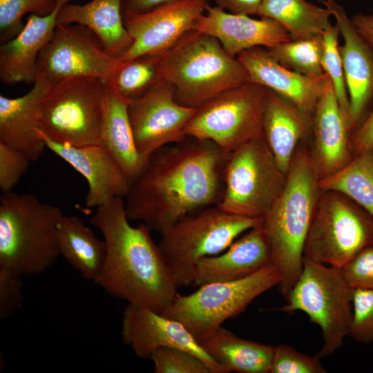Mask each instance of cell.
Returning <instances> with one entry per match:
<instances>
[{"mask_svg":"<svg viewBox=\"0 0 373 373\" xmlns=\"http://www.w3.org/2000/svg\"><path fill=\"white\" fill-rule=\"evenodd\" d=\"M319 186L345 194L373 217V148L354 155L338 172L321 178Z\"/></svg>","mask_w":373,"mask_h":373,"instance_id":"cell-31","label":"cell"},{"mask_svg":"<svg viewBox=\"0 0 373 373\" xmlns=\"http://www.w3.org/2000/svg\"><path fill=\"white\" fill-rule=\"evenodd\" d=\"M257 15L280 23L291 40L323 35L332 25L329 10L307 0H263Z\"/></svg>","mask_w":373,"mask_h":373,"instance_id":"cell-30","label":"cell"},{"mask_svg":"<svg viewBox=\"0 0 373 373\" xmlns=\"http://www.w3.org/2000/svg\"><path fill=\"white\" fill-rule=\"evenodd\" d=\"M353 289L341 269L303 259L302 272L289 291L286 303L276 310L300 311L321 329L320 358L334 354L349 336L352 317Z\"/></svg>","mask_w":373,"mask_h":373,"instance_id":"cell-7","label":"cell"},{"mask_svg":"<svg viewBox=\"0 0 373 373\" xmlns=\"http://www.w3.org/2000/svg\"><path fill=\"white\" fill-rule=\"evenodd\" d=\"M207 3V0H178L126 17L124 25L133 42L119 60L128 61L165 52L192 29Z\"/></svg>","mask_w":373,"mask_h":373,"instance_id":"cell-15","label":"cell"},{"mask_svg":"<svg viewBox=\"0 0 373 373\" xmlns=\"http://www.w3.org/2000/svg\"><path fill=\"white\" fill-rule=\"evenodd\" d=\"M216 6L233 14L255 15L263 0H215Z\"/></svg>","mask_w":373,"mask_h":373,"instance_id":"cell-43","label":"cell"},{"mask_svg":"<svg viewBox=\"0 0 373 373\" xmlns=\"http://www.w3.org/2000/svg\"><path fill=\"white\" fill-rule=\"evenodd\" d=\"M61 24H79L91 30L106 51L120 57L132 44L122 12V0H91L84 5L67 3L57 18Z\"/></svg>","mask_w":373,"mask_h":373,"instance_id":"cell-26","label":"cell"},{"mask_svg":"<svg viewBox=\"0 0 373 373\" xmlns=\"http://www.w3.org/2000/svg\"><path fill=\"white\" fill-rule=\"evenodd\" d=\"M22 276L0 267V318H8L23 305Z\"/></svg>","mask_w":373,"mask_h":373,"instance_id":"cell-41","label":"cell"},{"mask_svg":"<svg viewBox=\"0 0 373 373\" xmlns=\"http://www.w3.org/2000/svg\"><path fill=\"white\" fill-rule=\"evenodd\" d=\"M320 358L303 354L285 344L274 347L269 373H325Z\"/></svg>","mask_w":373,"mask_h":373,"instance_id":"cell-37","label":"cell"},{"mask_svg":"<svg viewBox=\"0 0 373 373\" xmlns=\"http://www.w3.org/2000/svg\"><path fill=\"white\" fill-rule=\"evenodd\" d=\"M122 63L109 54L100 39L86 27L57 23L39 55L35 79L57 82L89 77L102 80L109 87Z\"/></svg>","mask_w":373,"mask_h":373,"instance_id":"cell-13","label":"cell"},{"mask_svg":"<svg viewBox=\"0 0 373 373\" xmlns=\"http://www.w3.org/2000/svg\"><path fill=\"white\" fill-rule=\"evenodd\" d=\"M153 56L159 77L173 87L176 102L185 106L198 108L249 82L236 57L215 37L193 29L165 52Z\"/></svg>","mask_w":373,"mask_h":373,"instance_id":"cell-4","label":"cell"},{"mask_svg":"<svg viewBox=\"0 0 373 373\" xmlns=\"http://www.w3.org/2000/svg\"><path fill=\"white\" fill-rule=\"evenodd\" d=\"M373 245V217L345 194L322 190L305 238V258L341 268Z\"/></svg>","mask_w":373,"mask_h":373,"instance_id":"cell-10","label":"cell"},{"mask_svg":"<svg viewBox=\"0 0 373 373\" xmlns=\"http://www.w3.org/2000/svg\"><path fill=\"white\" fill-rule=\"evenodd\" d=\"M323 4L335 18L343 44L339 46L349 95L352 133L367 115L373 102V48L357 32L343 8L334 0Z\"/></svg>","mask_w":373,"mask_h":373,"instance_id":"cell-17","label":"cell"},{"mask_svg":"<svg viewBox=\"0 0 373 373\" xmlns=\"http://www.w3.org/2000/svg\"><path fill=\"white\" fill-rule=\"evenodd\" d=\"M122 338L140 358H149L157 347H173L196 355L213 373H227L181 323L149 307L128 303L123 312Z\"/></svg>","mask_w":373,"mask_h":373,"instance_id":"cell-16","label":"cell"},{"mask_svg":"<svg viewBox=\"0 0 373 373\" xmlns=\"http://www.w3.org/2000/svg\"><path fill=\"white\" fill-rule=\"evenodd\" d=\"M158 77L153 56H142L123 61L109 88L133 100L145 93Z\"/></svg>","mask_w":373,"mask_h":373,"instance_id":"cell-33","label":"cell"},{"mask_svg":"<svg viewBox=\"0 0 373 373\" xmlns=\"http://www.w3.org/2000/svg\"><path fill=\"white\" fill-rule=\"evenodd\" d=\"M30 162L22 153L0 143V189L3 193L12 191Z\"/></svg>","mask_w":373,"mask_h":373,"instance_id":"cell-39","label":"cell"},{"mask_svg":"<svg viewBox=\"0 0 373 373\" xmlns=\"http://www.w3.org/2000/svg\"><path fill=\"white\" fill-rule=\"evenodd\" d=\"M57 0H0V36L5 43L23 30L21 19L28 12L39 16L50 14Z\"/></svg>","mask_w":373,"mask_h":373,"instance_id":"cell-35","label":"cell"},{"mask_svg":"<svg viewBox=\"0 0 373 373\" xmlns=\"http://www.w3.org/2000/svg\"><path fill=\"white\" fill-rule=\"evenodd\" d=\"M352 21L357 32L373 48V14L358 13L352 17Z\"/></svg>","mask_w":373,"mask_h":373,"instance_id":"cell-45","label":"cell"},{"mask_svg":"<svg viewBox=\"0 0 373 373\" xmlns=\"http://www.w3.org/2000/svg\"><path fill=\"white\" fill-rule=\"evenodd\" d=\"M155 373H213L209 365L196 355L173 347H160L149 358Z\"/></svg>","mask_w":373,"mask_h":373,"instance_id":"cell-36","label":"cell"},{"mask_svg":"<svg viewBox=\"0 0 373 373\" xmlns=\"http://www.w3.org/2000/svg\"><path fill=\"white\" fill-rule=\"evenodd\" d=\"M349 336L360 343L373 342V289H353Z\"/></svg>","mask_w":373,"mask_h":373,"instance_id":"cell-38","label":"cell"},{"mask_svg":"<svg viewBox=\"0 0 373 373\" xmlns=\"http://www.w3.org/2000/svg\"><path fill=\"white\" fill-rule=\"evenodd\" d=\"M321 177L312 159L308 139L296 149L287 173L285 188L262 219L271 246V264L286 298L303 266V248L318 197Z\"/></svg>","mask_w":373,"mask_h":373,"instance_id":"cell-3","label":"cell"},{"mask_svg":"<svg viewBox=\"0 0 373 373\" xmlns=\"http://www.w3.org/2000/svg\"><path fill=\"white\" fill-rule=\"evenodd\" d=\"M229 154L210 140L189 136L156 150L129 184L128 220L161 234L186 215L218 205Z\"/></svg>","mask_w":373,"mask_h":373,"instance_id":"cell-1","label":"cell"},{"mask_svg":"<svg viewBox=\"0 0 373 373\" xmlns=\"http://www.w3.org/2000/svg\"><path fill=\"white\" fill-rule=\"evenodd\" d=\"M287 174L279 168L264 137L230 153L224 173V192L217 205L240 216L262 218L283 191Z\"/></svg>","mask_w":373,"mask_h":373,"instance_id":"cell-11","label":"cell"},{"mask_svg":"<svg viewBox=\"0 0 373 373\" xmlns=\"http://www.w3.org/2000/svg\"><path fill=\"white\" fill-rule=\"evenodd\" d=\"M267 49L279 64L289 70L307 76L320 77L325 74L322 66L323 35L291 39Z\"/></svg>","mask_w":373,"mask_h":373,"instance_id":"cell-32","label":"cell"},{"mask_svg":"<svg viewBox=\"0 0 373 373\" xmlns=\"http://www.w3.org/2000/svg\"><path fill=\"white\" fill-rule=\"evenodd\" d=\"M65 214L36 196L13 192L0 197V267L32 277L48 270L61 256L57 226Z\"/></svg>","mask_w":373,"mask_h":373,"instance_id":"cell-5","label":"cell"},{"mask_svg":"<svg viewBox=\"0 0 373 373\" xmlns=\"http://www.w3.org/2000/svg\"><path fill=\"white\" fill-rule=\"evenodd\" d=\"M236 58L247 70L249 82L273 90L311 115L329 79L327 73L314 77L289 70L264 47L244 50Z\"/></svg>","mask_w":373,"mask_h":373,"instance_id":"cell-21","label":"cell"},{"mask_svg":"<svg viewBox=\"0 0 373 373\" xmlns=\"http://www.w3.org/2000/svg\"><path fill=\"white\" fill-rule=\"evenodd\" d=\"M107 86L89 77L55 83L39 106V132L58 143L80 146L100 144Z\"/></svg>","mask_w":373,"mask_h":373,"instance_id":"cell-8","label":"cell"},{"mask_svg":"<svg viewBox=\"0 0 373 373\" xmlns=\"http://www.w3.org/2000/svg\"><path fill=\"white\" fill-rule=\"evenodd\" d=\"M39 134L46 148L86 180L88 191L85 205L87 207L98 208L114 198H125L129 189V182L119 164L103 145L75 146L58 143Z\"/></svg>","mask_w":373,"mask_h":373,"instance_id":"cell-19","label":"cell"},{"mask_svg":"<svg viewBox=\"0 0 373 373\" xmlns=\"http://www.w3.org/2000/svg\"><path fill=\"white\" fill-rule=\"evenodd\" d=\"M350 143L353 157L365 150L373 148V109L352 133Z\"/></svg>","mask_w":373,"mask_h":373,"instance_id":"cell-42","label":"cell"},{"mask_svg":"<svg viewBox=\"0 0 373 373\" xmlns=\"http://www.w3.org/2000/svg\"><path fill=\"white\" fill-rule=\"evenodd\" d=\"M267 88L247 82L228 89L196 108L185 128L186 136L210 140L227 153L263 136Z\"/></svg>","mask_w":373,"mask_h":373,"instance_id":"cell-12","label":"cell"},{"mask_svg":"<svg viewBox=\"0 0 373 373\" xmlns=\"http://www.w3.org/2000/svg\"><path fill=\"white\" fill-rule=\"evenodd\" d=\"M340 269L353 289H373V245L359 251Z\"/></svg>","mask_w":373,"mask_h":373,"instance_id":"cell-40","label":"cell"},{"mask_svg":"<svg viewBox=\"0 0 373 373\" xmlns=\"http://www.w3.org/2000/svg\"><path fill=\"white\" fill-rule=\"evenodd\" d=\"M262 222L251 228L223 252L200 260L193 284L231 281L250 276L271 264V251Z\"/></svg>","mask_w":373,"mask_h":373,"instance_id":"cell-22","label":"cell"},{"mask_svg":"<svg viewBox=\"0 0 373 373\" xmlns=\"http://www.w3.org/2000/svg\"><path fill=\"white\" fill-rule=\"evenodd\" d=\"M131 101L107 87L100 135V144L119 164L129 184L138 176L147 160L135 145L128 114Z\"/></svg>","mask_w":373,"mask_h":373,"instance_id":"cell-27","label":"cell"},{"mask_svg":"<svg viewBox=\"0 0 373 373\" xmlns=\"http://www.w3.org/2000/svg\"><path fill=\"white\" fill-rule=\"evenodd\" d=\"M312 115L267 88L263 136L281 171L287 174L301 142L310 137Z\"/></svg>","mask_w":373,"mask_h":373,"instance_id":"cell-25","label":"cell"},{"mask_svg":"<svg viewBox=\"0 0 373 373\" xmlns=\"http://www.w3.org/2000/svg\"><path fill=\"white\" fill-rule=\"evenodd\" d=\"M351 135L350 121L340 108L329 78L312 114L309 140L321 179L338 172L353 158Z\"/></svg>","mask_w":373,"mask_h":373,"instance_id":"cell-20","label":"cell"},{"mask_svg":"<svg viewBox=\"0 0 373 373\" xmlns=\"http://www.w3.org/2000/svg\"><path fill=\"white\" fill-rule=\"evenodd\" d=\"M90 222L102 234L106 254L95 282L108 294L162 313L178 294V287L144 223L130 224L124 198L116 197L97 208Z\"/></svg>","mask_w":373,"mask_h":373,"instance_id":"cell-2","label":"cell"},{"mask_svg":"<svg viewBox=\"0 0 373 373\" xmlns=\"http://www.w3.org/2000/svg\"><path fill=\"white\" fill-rule=\"evenodd\" d=\"M55 83L35 79L32 88L21 97L0 95V143L19 151L31 162L38 160L46 148L39 133V106Z\"/></svg>","mask_w":373,"mask_h":373,"instance_id":"cell-24","label":"cell"},{"mask_svg":"<svg viewBox=\"0 0 373 373\" xmlns=\"http://www.w3.org/2000/svg\"><path fill=\"white\" fill-rule=\"evenodd\" d=\"M339 35V30L336 24L331 25L323 32L322 66L325 73H327L331 79L340 108L350 124V100L338 41Z\"/></svg>","mask_w":373,"mask_h":373,"instance_id":"cell-34","label":"cell"},{"mask_svg":"<svg viewBox=\"0 0 373 373\" xmlns=\"http://www.w3.org/2000/svg\"><path fill=\"white\" fill-rule=\"evenodd\" d=\"M280 282L278 270L270 264L240 279L204 284L186 296L178 294L161 314L181 323L200 344Z\"/></svg>","mask_w":373,"mask_h":373,"instance_id":"cell-9","label":"cell"},{"mask_svg":"<svg viewBox=\"0 0 373 373\" xmlns=\"http://www.w3.org/2000/svg\"><path fill=\"white\" fill-rule=\"evenodd\" d=\"M262 219L211 206L186 215L161 233L158 247L178 288L193 283L200 260L223 252Z\"/></svg>","mask_w":373,"mask_h":373,"instance_id":"cell-6","label":"cell"},{"mask_svg":"<svg viewBox=\"0 0 373 373\" xmlns=\"http://www.w3.org/2000/svg\"><path fill=\"white\" fill-rule=\"evenodd\" d=\"M70 0H57L46 16L31 14L23 30L0 48V79L6 84L35 81L38 57L50 41L61 8Z\"/></svg>","mask_w":373,"mask_h":373,"instance_id":"cell-23","label":"cell"},{"mask_svg":"<svg viewBox=\"0 0 373 373\" xmlns=\"http://www.w3.org/2000/svg\"><path fill=\"white\" fill-rule=\"evenodd\" d=\"M200 345L227 373H269L272 346L241 338L222 327Z\"/></svg>","mask_w":373,"mask_h":373,"instance_id":"cell-29","label":"cell"},{"mask_svg":"<svg viewBox=\"0 0 373 373\" xmlns=\"http://www.w3.org/2000/svg\"><path fill=\"white\" fill-rule=\"evenodd\" d=\"M196 108L176 102L174 88L158 77L142 95L131 101L128 114L139 153L148 158L160 148L182 141Z\"/></svg>","mask_w":373,"mask_h":373,"instance_id":"cell-14","label":"cell"},{"mask_svg":"<svg viewBox=\"0 0 373 373\" xmlns=\"http://www.w3.org/2000/svg\"><path fill=\"white\" fill-rule=\"evenodd\" d=\"M60 255L85 279L96 282L104 267L106 247L104 240L76 216L64 215L57 226Z\"/></svg>","mask_w":373,"mask_h":373,"instance_id":"cell-28","label":"cell"},{"mask_svg":"<svg viewBox=\"0 0 373 373\" xmlns=\"http://www.w3.org/2000/svg\"><path fill=\"white\" fill-rule=\"evenodd\" d=\"M192 29L215 37L232 57L254 47L269 48L291 40L288 31L270 18L254 19L207 5Z\"/></svg>","mask_w":373,"mask_h":373,"instance_id":"cell-18","label":"cell"},{"mask_svg":"<svg viewBox=\"0 0 373 373\" xmlns=\"http://www.w3.org/2000/svg\"><path fill=\"white\" fill-rule=\"evenodd\" d=\"M176 1L178 0H122L123 18L144 13L158 6Z\"/></svg>","mask_w":373,"mask_h":373,"instance_id":"cell-44","label":"cell"}]
</instances>
